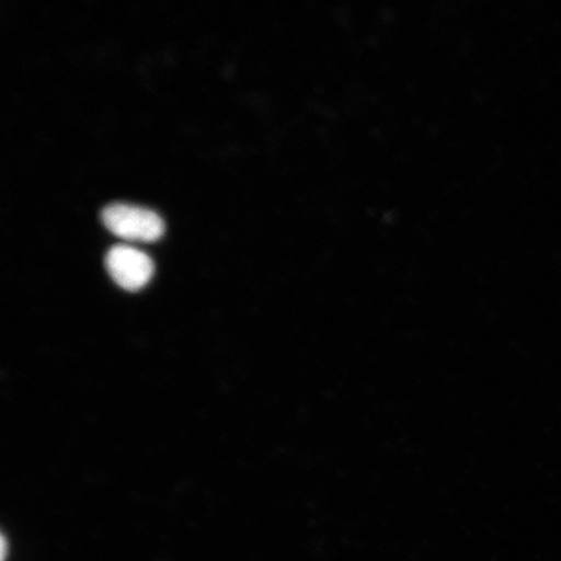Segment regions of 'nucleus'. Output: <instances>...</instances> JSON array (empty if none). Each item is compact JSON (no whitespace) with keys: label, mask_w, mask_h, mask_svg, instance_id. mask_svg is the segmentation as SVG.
<instances>
[{"label":"nucleus","mask_w":561,"mask_h":561,"mask_svg":"<svg viewBox=\"0 0 561 561\" xmlns=\"http://www.w3.org/2000/svg\"><path fill=\"white\" fill-rule=\"evenodd\" d=\"M5 538L2 539V560L5 558Z\"/></svg>","instance_id":"nucleus-3"},{"label":"nucleus","mask_w":561,"mask_h":561,"mask_svg":"<svg viewBox=\"0 0 561 561\" xmlns=\"http://www.w3.org/2000/svg\"><path fill=\"white\" fill-rule=\"evenodd\" d=\"M102 221L111 233L128 241H158L165 229L163 220L153 210L125 203L105 207Z\"/></svg>","instance_id":"nucleus-1"},{"label":"nucleus","mask_w":561,"mask_h":561,"mask_svg":"<svg viewBox=\"0 0 561 561\" xmlns=\"http://www.w3.org/2000/svg\"><path fill=\"white\" fill-rule=\"evenodd\" d=\"M105 266L112 279L128 291L142 289L153 275V263L149 255L129 245H114L105 255Z\"/></svg>","instance_id":"nucleus-2"}]
</instances>
